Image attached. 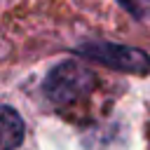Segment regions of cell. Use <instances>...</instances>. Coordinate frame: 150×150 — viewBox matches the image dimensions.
Masks as SVG:
<instances>
[{"label":"cell","instance_id":"obj_1","mask_svg":"<svg viewBox=\"0 0 150 150\" xmlns=\"http://www.w3.org/2000/svg\"><path fill=\"white\" fill-rule=\"evenodd\" d=\"M96 84V75L75 61H63L56 68L49 70L45 77L42 91L56 108H70L75 103H82Z\"/></svg>","mask_w":150,"mask_h":150},{"label":"cell","instance_id":"obj_2","mask_svg":"<svg viewBox=\"0 0 150 150\" xmlns=\"http://www.w3.org/2000/svg\"><path fill=\"white\" fill-rule=\"evenodd\" d=\"M77 54L103 63L108 68L122 70V73H148L150 70V56L143 49L115 45V42H84L77 47Z\"/></svg>","mask_w":150,"mask_h":150},{"label":"cell","instance_id":"obj_3","mask_svg":"<svg viewBox=\"0 0 150 150\" xmlns=\"http://www.w3.org/2000/svg\"><path fill=\"white\" fill-rule=\"evenodd\" d=\"M2 150H16L23 141V120L12 105H2Z\"/></svg>","mask_w":150,"mask_h":150},{"label":"cell","instance_id":"obj_4","mask_svg":"<svg viewBox=\"0 0 150 150\" xmlns=\"http://www.w3.org/2000/svg\"><path fill=\"white\" fill-rule=\"evenodd\" d=\"M129 14L138 16V19H148L150 16V0H117Z\"/></svg>","mask_w":150,"mask_h":150}]
</instances>
